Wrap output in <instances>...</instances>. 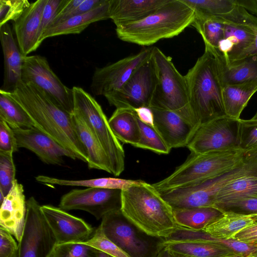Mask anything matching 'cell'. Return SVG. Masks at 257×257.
Returning a JSON list of instances; mask_svg holds the SVG:
<instances>
[{
    "mask_svg": "<svg viewBox=\"0 0 257 257\" xmlns=\"http://www.w3.org/2000/svg\"><path fill=\"white\" fill-rule=\"evenodd\" d=\"M157 82L152 55L140 66L118 90L105 95L109 104L132 110L150 107Z\"/></svg>",
    "mask_w": 257,
    "mask_h": 257,
    "instance_id": "8fae6325",
    "label": "cell"
},
{
    "mask_svg": "<svg viewBox=\"0 0 257 257\" xmlns=\"http://www.w3.org/2000/svg\"><path fill=\"white\" fill-rule=\"evenodd\" d=\"M80 243L89 245L113 257H130L107 237L100 225L95 229L92 236L89 239Z\"/></svg>",
    "mask_w": 257,
    "mask_h": 257,
    "instance_id": "ab89813d",
    "label": "cell"
},
{
    "mask_svg": "<svg viewBox=\"0 0 257 257\" xmlns=\"http://www.w3.org/2000/svg\"><path fill=\"white\" fill-rule=\"evenodd\" d=\"M8 92L40 130L74 153L77 159L87 163V152L74 127L72 114L33 84L21 80L13 92Z\"/></svg>",
    "mask_w": 257,
    "mask_h": 257,
    "instance_id": "6da1fadb",
    "label": "cell"
},
{
    "mask_svg": "<svg viewBox=\"0 0 257 257\" xmlns=\"http://www.w3.org/2000/svg\"><path fill=\"white\" fill-rule=\"evenodd\" d=\"M108 123L119 142L136 147L141 138V130L137 116L134 110L116 108Z\"/></svg>",
    "mask_w": 257,
    "mask_h": 257,
    "instance_id": "f1b7e54d",
    "label": "cell"
},
{
    "mask_svg": "<svg viewBox=\"0 0 257 257\" xmlns=\"http://www.w3.org/2000/svg\"><path fill=\"white\" fill-rule=\"evenodd\" d=\"M191 26L201 35L205 46L217 48L224 36L225 23L222 18L195 16Z\"/></svg>",
    "mask_w": 257,
    "mask_h": 257,
    "instance_id": "d590c367",
    "label": "cell"
},
{
    "mask_svg": "<svg viewBox=\"0 0 257 257\" xmlns=\"http://www.w3.org/2000/svg\"><path fill=\"white\" fill-rule=\"evenodd\" d=\"M41 206L34 197L27 201L25 224L18 242L20 257H50L57 244Z\"/></svg>",
    "mask_w": 257,
    "mask_h": 257,
    "instance_id": "4fadbf2b",
    "label": "cell"
},
{
    "mask_svg": "<svg viewBox=\"0 0 257 257\" xmlns=\"http://www.w3.org/2000/svg\"><path fill=\"white\" fill-rule=\"evenodd\" d=\"M19 148L33 152L43 162L60 165L63 157L77 159L74 153L37 127L13 130Z\"/></svg>",
    "mask_w": 257,
    "mask_h": 257,
    "instance_id": "ac0fdd59",
    "label": "cell"
},
{
    "mask_svg": "<svg viewBox=\"0 0 257 257\" xmlns=\"http://www.w3.org/2000/svg\"><path fill=\"white\" fill-rule=\"evenodd\" d=\"M36 180L47 186L60 185L68 186H81L87 188H100L122 190L136 184L140 183L141 180H130L113 177H103L86 180H66L58 179L45 175H39Z\"/></svg>",
    "mask_w": 257,
    "mask_h": 257,
    "instance_id": "1f68e13d",
    "label": "cell"
},
{
    "mask_svg": "<svg viewBox=\"0 0 257 257\" xmlns=\"http://www.w3.org/2000/svg\"><path fill=\"white\" fill-rule=\"evenodd\" d=\"M108 238L130 257H156L164 239L148 235L131 222L120 209L110 212L100 224Z\"/></svg>",
    "mask_w": 257,
    "mask_h": 257,
    "instance_id": "ba28073f",
    "label": "cell"
},
{
    "mask_svg": "<svg viewBox=\"0 0 257 257\" xmlns=\"http://www.w3.org/2000/svg\"><path fill=\"white\" fill-rule=\"evenodd\" d=\"M105 1V0H83L82 3L77 8L72 10L69 13L63 15L55 16L48 27L60 24L73 17L90 11L101 5Z\"/></svg>",
    "mask_w": 257,
    "mask_h": 257,
    "instance_id": "bcb514c9",
    "label": "cell"
},
{
    "mask_svg": "<svg viewBox=\"0 0 257 257\" xmlns=\"http://www.w3.org/2000/svg\"><path fill=\"white\" fill-rule=\"evenodd\" d=\"M215 58L218 78L221 86L257 82V56L226 63L216 49L205 46Z\"/></svg>",
    "mask_w": 257,
    "mask_h": 257,
    "instance_id": "603a6c76",
    "label": "cell"
},
{
    "mask_svg": "<svg viewBox=\"0 0 257 257\" xmlns=\"http://www.w3.org/2000/svg\"><path fill=\"white\" fill-rule=\"evenodd\" d=\"M13 153L0 151V191L6 196L12 188L16 169Z\"/></svg>",
    "mask_w": 257,
    "mask_h": 257,
    "instance_id": "60d3db41",
    "label": "cell"
},
{
    "mask_svg": "<svg viewBox=\"0 0 257 257\" xmlns=\"http://www.w3.org/2000/svg\"><path fill=\"white\" fill-rule=\"evenodd\" d=\"M99 252L82 243L57 244L50 257H98Z\"/></svg>",
    "mask_w": 257,
    "mask_h": 257,
    "instance_id": "7bdbcfd3",
    "label": "cell"
},
{
    "mask_svg": "<svg viewBox=\"0 0 257 257\" xmlns=\"http://www.w3.org/2000/svg\"><path fill=\"white\" fill-rule=\"evenodd\" d=\"M163 245L173 253L186 257H227L239 254L222 244L207 241L163 240Z\"/></svg>",
    "mask_w": 257,
    "mask_h": 257,
    "instance_id": "4316f807",
    "label": "cell"
},
{
    "mask_svg": "<svg viewBox=\"0 0 257 257\" xmlns=\"http://www.w3.org/2000/svg\"><path fill=\"white\" fill-rule=\"evenodd\" d=\"M245 157L240 148L200 154L191 153L171 174L152 185L161 194L195 184L238 167L244 162Z\"/></svg>",
    "mask_w": 257,
    "mask_h": 257,
    "instance_id": "277c9868",
    "label": "cell"
},
{
    "mask_svg": "<svg viewBox=\"0 0 257 257\" xmlns=\"http://www.w3.org/2000/svg\"><path fill=\"white\" fill-rule=\"evenodd\" d=\"M110 1L105 0L101 5L90 11L48 27L40 39V44L47 38L62 35L79 34L91 23L109 19Z\"/></svg>",
    "mask_w": 257,
    "mask_h": 257,
    "instance_id": "d4e9b609",
    "label": "cell"
},
{
    "mask_svg": "<svg viewBox=\"0 0 257 257\" xmlns=\"http://www.w3.org/2000/svg\"><path fill=\"white\" fill-rule=\"evenodd\" d=\"M195 13V17H223L240 6L239 0H182Z\"/></svg>",
    "mask_w": 257,
    "mask_h": 257,
    "instance_id": "e575fe53",
    "label": "cell"
},
{
    "mask_svg": "<svg viewBox=\"0 0 257 257\" xmlns=\"http://www.w3.org/2000/svg\"><path fill=\"white\" fill-rule=\"evenodd\" d=\"M244 257H245V256H244Z\"/></svg>",
    "mask_w": 257,
    "mask_h": 257,
    "instance_id": "6f0895ef",
    "label": "cell"
},
{
    "mask_svg": "<svg viewBox=\"0 0 257 257\" xmlns=\"http://www.w3.org/2000/svg\"><path fill=\"white\" fill-rule=\"evenodd\" d=\"M190 108L198 125L226 115L214 57L208 50L185 75Z\"/></svg>",
    "mask_w": 257,
    "mask_h": 257,
    "instance_id": "5b68a950",
    "label": "cell"
},
{
    "mask_svg": "<svg viewBox=\"0 0 257 257\" xmlns=\"http://www.w3.org/2000/svg\"><path fill=\"white\" fill-rule=\"evenodd\" d=\"M249 13L238 6L230 14L222 17L225 23L224 36L216 50L226 63L250 57L255 34L249 22Z\"/></svg>",
    "mask_w": 257,
    "mask_h": 257,
    "instance_id": "7c38bea8",
    "label": "cell"
},
{
    "mask_svg": "<svg viewBox=\"0 0 257 257\" xmlns=\"http://www.w3.org/2000/svg\"><path fill=\"white\" fill-rule=\"evenodd\" d=\"M41 208L57 244L84 242L94 232L95 229L84 220L59 207L44 205Z\"/></svg>",
    "mask_w": 257,
    "mask_h": 257,
    "instance_id": "e0dca14e",
    "label": "cell"
},
{
    "mask_svg": "<svg viewBox=\"0 0 257 257\" xmlns=\"http://www.w3.org/2000/svg\"><path fill=\"white\" fill-rule=\"evenodd\" d=\"M257 221V214H244L223 212V215L207 225L203 230L213 237L228 239L233 238L240 230Z\"/></svg>",
    "mask_w": 257,
    "mask_h": 257,
    "instance_id": "83f0119b",
    "label": "cell"
},
{
    "mask_svg": "<svg viewBox=\"0 0 257 257\" xmlns=\"http://www.w3.org/2000/svg\"><path fill=\"white\" fill-rule=\"evenodd\" d=\"M48 0L31 3L20 17L14 23V30L20 50L25 57L39 46V32L44 8Z\"/></svg>",
    "mask_w": 257,
    "mask_h": 257,
    "instance_id": "44dd1931",
    "label": "cell"
},
{
    "mask_svg": "<svg viewBox=\"0 0 257 257\" xmlns=\"http://www.w3.org/2000/svg\"><path fill=\"white\" fill-rule=\"evenodd\" d=\"M121 191L92 187L72 189L62 196L59 207L65 211H85L99 220L110 212L120 209Z\"/></svg>",
    "mask_w": 257,
    "mask_h": 257,
    "instance_id": "9a60e30c",
    "label": "cell"
},
{
    "mask_svg": "<svg viewBox=\"0 0 257 257\" xmlns=\"http://www.w3.org/2000/svg\"><path fill=\"white\" fill-rule=\"evenodd\" d=\"M21 80L42 90L56 104L72 114L74 112L72 88L65 86L40 55L24 57Z\"/></svg>",
    "mask_w": 257,
    "mask_h": 257,
    "instance_id": "30bf717a",
    "label": "cell"
},
{
    "mask_svg": "<svg viewBox=\"0 0 257 257\" xmlns=\"http://www.w3.org/2000/svg\"><path fill=\"white\" fill-rule=\"evenodd\" d=\"M246 197H257V174L241 177L225 186L218 192L214 206L218 202Z\"/></svg>",
    "mask_w": 257,
    "mask_h": 257,
    "instance_id": "836d02e7",
    "label": "cell"
},
{
    "mask_svg": "<svg viewBox=\"0 0 257 257\" xmlns=\"http://www.w3.org/2000/svg\"><path fill=\"white\" fill-rule=\"evenodd\" d=\"M245 256L242 254H237L235 255H232L227 257H244ZM156 257H186L184 256L172 253V252L168 250L167 249L165 248L164 246L161 250L159 252Z\"/></svg>",
    "mask_w": 257,
    "mask_h": 257,
    "instance_id": "f5cc1de1",
    "label": "cell"
},
{
    "mask_svg": "<svg viewBox=\"0 0 257 257\" xmlns=\"http://www.w3.org/2000/svg\"><path fill=\"white\" fill-rule=\"evenodd\" d=\"M71 116L76 132L87 151L88 168L111 174L108 158L96 136L78 113L74 111Z\"/></svg>",
    "mask_w": 257,
    "mask_h": 257,
    "instance_id": "484cf974",
    "label": "cell"
},
{
    "mask_svg": "<svg viewBox=\"0 0 257 257\" xmlns=\"http://www.w3.org/2000/svg\"><path fill=\"white\" fill-rule=\"evenodd\" d=\"M0 257H20L19 246L13 236L1 227Z\"/></svg>",
    "mask_w": 257,
    "mask_h": 257,
    "instance_id": "c3c4849f",
    "label": "cell"
},
{
    "mask_svg": "<svg viewBox=\"0 0 257 257\" xmlns=\"http://www.w3.org/2000/svg\"><path fill=\"white\" fill-rule=\"evenodd\" d=\"M138 120L141 130V138L135 147L149 150L159 154H169L171 149L155 127L144 123L138 118Z\"/></svg>",
    "mask_w": 257,
    "mask_h": 257,
    "instance_id": "8d00e7d4",
    "label": "cell"
},
{
    "mask_svg": "<svg viewBox=\"0 0 257 257\" xmlns=\"http://www.w3.org/2000/svg\"><path fill=\"white\" fill-rule=\"evenodd\" d=\"M134 111L139 119L147 124L154 126V114L151 107H141Z\"/></svg>",
    "mask_w": 257,
    "mask_h": 257,
    "instance_id": "f907efd6",
    "label": "cell"
},
{
    "mask_svg": "<svg viewBox=\"0 0 257 257\" xmlns=\"http://www.w3.org/2000/svg\"><path fill=\"white\" fill-rule=\"evenodd\" d=\"M155 128L172 149L187 147L196 129L177 113L166 109L151 107Z\"/></svg>",
    "mask_w": 257,
    "mask_h": 257,
    "instance_id": "d6986e66",
    "label": "cell"
},
{
    "mask_svg": "<svg viewBox=\"0 0 257 257\" xmlns=\"http://www.w3.org/2000/svg\"><path fill=\"white\" fill-rule=\"evenodd\" d=\"M30 4L27 0H1L0 27L10 21H16Z\"/></svg>",
    "mask_w": 257,
    "mask_h": 257,
    "instance_id": "ee69618b",
    "label": "cell"
},
{
    "mask_svg": "<svg viewBox=\"0 0 257 257\" xmlns=\"http://www.w3.org/2000/svg\"><path fill=\"white\" fill-rule=\"evenodd\" d=\"M98 257H113L108 254H106L104 252L100 251Z\"/></svg>",
    "mask_w": 257,
    "mask_h": 257,
    "instance_id": "db71d44e",
    "label": "cell"
},
{
    "mask_svg": "<svg viewBox=\"0 0 257 257\" xmlns=\"http://www.w3.org/2000/svg\"><path fill=\"white\" fill-rule=\"evenodd\" d=\"M27 201L22 184L16 179L8 194L1 203L0 227L19 242L26 222Z\"/></svg>",
    "mask_w": 257,
    "mask_h": 257,
    "instance_id": "ffe728a7",
    "label": "cell"
},
{
    "mask_svg": "<svg viewBox=\"0 0 257 257\" xmlns=\"http://www.w3.org/2000/svg\"><path fill=\"white\" fill-rule=\"evenodd\" d=\"M194 11L182 0H169L155 12L141 21L116 27L117 37L143 46L171 38L191 26Z\"/></svg>",
    "mask_w": 257,
    "mask_h": 257,
    "instance_id": "3957f363",
    "label": "cell"
},
{
    "mask_svg": "<svg viewBox=\"0 0 257 257\" xmlns=\"http://www.w3.org/2000/svg\"><path fill=\"white\" fill-rule=\"evenodd\" d=\"M62 0H48L42 13L38 36V43L44 32L50 26L59 9Z\"/></svg>",
    "mask_w": 257,
    "mask_h": 257,
    "instance_id": "7dc6e473",
    "label": "cell"
},
{
    "mask_svg": "<svg viewBox=\"0 0 257 257\" xmlns=\"http://www.w3.org/2000/svg\"><path fill=\"white\" fill-rule=\"evenodd\" d=\"M153 47L146 48L138 53L125 57L115 63L96 68L90 88L95 95H103L118 90L134 72L152 55Z\"/></svg>",
    "mask_w": 257,
    "mask_h": 257,
    "instance_id": "2e32d148",
    "label": "cell"
},
{
    "mask_svg": "<svg viewBox=\"0 0 257 257\" xmlns=\"http://www.w3.org/2000/svg\"><path fill=\"white\" fill-rule=\"evenodd\" d=\"M72 89L74 111L82 117L105 151L110 162L111 174L119 176L124 169V151L112 131L108 119L101 106L89 93L80 87L74 86Z\"/></svg>",
    "mask_w": 257,
    "mask_h": 257,
    "instance_id": "52a82bcc",
    "label": "cell"
},
{
    "mask_svg": "<svg viewBox=\"0 0 257 257\" xmlns=\"http://www.w3.org/2000/svg\"><path fill=\"white\" fill-rule=\"evenodd\" d=\"M186 147L196 154L240 148L238 120L224 115L200 124Z\"/></svg>",
    "mask_w": 257,
    "mask_h": 257,
    "instance_id": "5bb4252c",
    "label": "cell"
},
{
    "mask_svg": "<svg viewBox=\"0 0 257 257\" xmlns=\"http://www.w3.org/2000/svg\"><path fill=\"white\" fill-rule=\"evenodd\" d=\"M232 239L257 246V221L239 231Z\"/></svg>",
    "mask_w": 257,
    "mask_h": 257,
    "instance_id": "681fc988",
    "label": "cell"
},
{
    "mask_svg": "<svg viewBox=\"0 0 257 257\" xmlns=\"http://www.w3.org/2000/svg\"><path fill=\"white\" fill-rule=\"evenodd\" d=\"M0 118L13 130L38 128L26 111L8 92L2 89L0 90Z\"/></svg>",
    "mask_w": 257,
    "mask_h": 257,
    "instance_id": "d6a6232c",
    "label": "cell"
},
{
    "mask_svg": "<svg viewBox=\"0 0 257 257\" xmlns=\"http://www.w3.org/2000/svg\"><path fill=\"white\" fill-rule=\"evenodd\" d=\"M245 156L241 165L229 171L178 189L176 194L180 205L184 208L213 207L216 196L223 187L241 177L257 174V155Z\"/></svg>",
    "mask_w": 257,
    "mask_h": 257,
    "instance_id": "9c48e42d",
    "label": "cell"
},
{
    "mask_svg": "<svg viewBox=\"0 0 257 257\" xmlns=\"http://www.w3.org/2000/svg\"><path fill=\"white\" fill-rule=\"evenodd\" d=\"M252 119H256L257 120V111L254 114V115L251 118Z\"/></svg>",
    "mask_w": 257,
    "mask_h": 257,
    "instance_id": "11a10c76",
    "label": "cell"
},
{
    "mask_svg": "<svg viewBox=\"0 0 257 257\" xmlns=\"http://www.w3.org/2000/svg\"><path fill=\"white\" fill-rule=\"evenodd\" d=\"M238 140L239 147L245 155H257V120H238Z\"/></svg>",
    "mask_w": 257,
    "mask_h": 257,
    "instance_id": "74e56055",
    "label": "cell"
},
{
    "mask_svg": "<svg viewBox=\"0 0 257 257\" xmlns=\"http://www.w3.org/2000/svg\"><path fill=\"white\" fill-rule=\"evenodd\" d=\"M256 3H257V0H256Z\"/></svg>",
    "mask_w": 257,
    "mask_h": 257,
    "instance_id": "9f6ffc18",
    "label": "cell"
},
{
    "mask_svg": "<svg viewBox=\"0 0 257 257\" xmlns=\"http://www.w3.org/2000/svg\"><path fill=\"white\" fill-rule=\"evenodd\" d=\"M0 39L4 58V82L1 89L12 92L21 80L24 56L8 23L0 27Z\"/></svg>",
    "mask_w": 257,
    "mask_h": 257,
    "instance_id": "7402d4cb",
    "label": "cell"
},
{
    "mask_svg": "<svg viewBox=\"0 0 257 257\" xmlns=\"http://www.w3.org/2000/svg\"><path fill=\"white\" fill-rule=\"evenodd\" d=\"M120 210L131 222L152 236L165 239L177 227L172 207L144 181L121 191Z\"/></svg>",
    "mask_w": 257,
    "mask_h": 257,
    "instance_id": "7a4b0ae2",
    "label": "cell"
},
{
    "mask_svg": "<svg viewBox=\"0 0 257 257\" xmlns=\"http://www.w3.org/2000/svg\"><path fill=\"white\" fill-rule=\"evenodd\" d=\"M223 212L257 214V197H246L217 203L213 207Z\"/></svg>",
    "mask_w": 257,
    "mask_h": 257,
    "instance_id": "b9f144b4",
    "label": "cell"
},
{
    "mask_svg": "<svg viewBox=\"0 0 257 257\" xmlns=\"http://www.w3.org/2000/svg\"><path fill=\"white\" fill-rule=\"evenodd\" d=\"M169 0H110L109 19L116 27L138 22L152 14Z\"/></svg>",
    "mask_w": 257,
    "mask_h": 257,
    "instance_id": "cb8c5ba5",
    "label": "cell"
},
{
    "mask_svg": "<svg viewBox=\"0 0 257 257\" xmlns=\"http://www.w3.org/2000/svg\"><path fill=\"white\" fill-rule=\"evenodd\" d=\"M256 91L257 82L222 86V96L226 115L239 119L242 110Z\"/></svg>",
    "mask_w": 257,
    "mask_h": 257,
    "instance_id": "f546056e",
    "label": "cell"
},
{
    "mask_svg": "<svg viewBox=\"0 0 257 257\" xmlns=\"http://www.w3.org/2000/svg\"><path fill=\"white\" fill-rule=\"evenodd\" d=\"M248 20L249 24L255 34V40L250 57L257 56V17L250 13L248 16Z\"/></svg>",
    "mask_w": 257,
    "mask_h": 257,
    "instance_id": "816d5d0a",
    "label": "cell"
},
{
    "mask_svg": "<svg viewBox=\"0 0 257 257\" xmlns=\"http://www.w3.org/2000/svg\"><path fill=\"white\" fill-rule=\"evenodd\" d=\"M178 226L193 230H202L223 215L220 210L210 207L173 208Z\"/></svg>",
    "mask_w": 257,
    "mask_h": 257,
    "instance_id": "4dcf8cb0",
    "label": "cell"
},
{
    "mask_svg": "<svg viewBox=\"0 0 257 257\" xmlns=\"http://www.w3.org/2000/svg\"><path fill=\"white\" fill-rule=\"evenodd\" d=\"M18 149L13 129L5 120L0 118V151L14 153Z\"/></svg>",
    "mask_w": 257,
    "mask_h": 257,
    "instance_id": "f6af8a7d",
    "label": "cell"
},
{
    "mask_svg": "<svg viewBox=\"0 0 257 257\" xmlns=\"http://www.w3.org/2000/svg\"><path fill=\"white\" fill-rule=\"evenodd\" d=\"M188 238L190 241L219 243L232 249L236 253L244 256L257 253V246L232 238L228 239L216 238L202 230H190L188 234Z\"/></svg>",
    "mask_w": 257,
    "mask_h": 257,
    "instance_id": "f35d334b",
    "label": "cell"
},
{
    "mask_svg": "<svg viewBox=\"0 0 257 257\" xmlns=\"http://www.w3.org/2000/svg\"><path fill=\"white\" fill-rule=\"evenodd\" d=\"M154 62L157 82L150 107L173 111L193 126L198 127L192 112L187 81L174 65L172 58L160 49L153 47Z\"/></svg>",
    "mask_w": 257,
    "mask_h": 257,
    "instance_id": "8992f818",
    "label": "cell"
}]
</instances>
